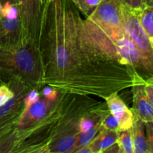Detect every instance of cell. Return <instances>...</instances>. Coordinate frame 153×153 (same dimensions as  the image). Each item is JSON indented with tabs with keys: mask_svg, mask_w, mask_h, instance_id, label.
I'll return each instance as SVG.
<instances>
[{
	"mask_svg": "<svg viewBox=\"0 0 153 153\" xmlns=\"http://www.w3.org/2000/svg\"><path fill=\"white\" fill-rule=\"evenodd\" d=\"M101 127L108 130H113V131H120L119 126L117 120L112 115L108 108L104 110L101 119Z\"/></svg>",
	"mask_w": 153,
	"mask_h": 153,
	"instance_id": "ac0fdd59",
	"label": "cell"
},
{
	"mask_svg": "<svg viewBox=\"0 0 153 153\" xmlns=\"http://www.w3.org/2000/svg\"><path fill=\"white\" fill-rule=\"evenodd\" d=\"M143 4V0H131V7H139Z\"/></svg>",
	"mask_w": 153,
	"mask_h": 153,
	"instance_id": "4316f807",
	"label": "cell"
},
{
	"mask_svg": "<svg viewBox=\"0 0 153 153\" xmlns=\"http://www.w3.org/2000/svg\"><path fill=\"white\" fill-rule=\"evenodd\" d=\"M149 4H153V0H151V1H150V3H149Z\"/></svg>",
	"mask_w": 153,
	"mask_h": 153,
	"instance_id": "4dcf8cb0",
	"label": "cell"
},
{
	"mask_svg": "<svg viewBox=\"0 0 153 153\" xmlns=\"http://www.w3.org/2000/svg\"><path fill=\"white\" fill-rule=\"evenodd\" d=\"M151 0H143V4H149L150 3Z\"/></svg>",
	"mask_w": 153,
	"mask_h": 153,
	"instance_id": "f546056e",
	"label": "cell"
},
{
	"mask_svg": "<svg viewBox=\"0 0 153 153\" xmlns=\"http://www.w3.org/2000/svg\"><path fill=\"white\" fill-rule=\"evenodd\" d=\"M7 1H9L11 4H19V0H0V4L2 5L4 4V3L7 2Z\"/></svg>",
	"mask_w": 153,
	"mask_h": 153,
	"instance_id": "83f0119b",
	"label": "cell"
},
{
	"mask_svg": "<svg viewBox=\"0 0 153 153\" xmlns=\"http://www.w3.org/2000/svg\"><path fill=\"white\" fill-rule=\"evenodd\" d=\"M10 80L19 81L41 93L45 84L38 45L25 42L17 49H0V84H7Z\"/></svg>",
	"mask_w": 153,
	"mask_h": 153,
	"instance_id": "3957f363",
	"label": "cell"
},
{
	"mask_svg": "<svg viewBox=\"0 0 153 153\" xmlns=\"http://www.w3.org/2000/svg\"><path fill=\"white\" fill-rule=\"evenodd\" d=\"M146 141H147L148 152L153 153V122L145 123Z\"/></svg>",
	"mask_w": 153,
	"mask_h": 153,
	"instance_id": "44dd1931",
	"label": "cell"
},
{
	"mask_svg": "<svg viewBox=\"0 0 153 153\" xmlns=\"http://www.w3.org/2000/svg\"><path fill=\"white\" fill-rule=\"evenodd\" d=\"M59 93L57 90L49 85H45L41 91L42 95L50 100H56L59 96Z\"/></svg>",
	"mask_w": 153,
	"mask_h": 153,
	"instance_id": "603a6c76",
	"label": "cell"
},
{
	"mask_svg": "<svg viewBox=\"0 0 153 153\" xmlns=\"http://www.w3.org/2000/svg\"><path fill=\"white\" fill-rule=\"evenodd\" d=\"M119 131L102 128L92 141L89 143L92 153H104L105 151L117 143Z\"/></svg>",
	"mask_w": 153,
	"mask_h": 153,
	"instance_id": "7c38bea8",
	"label": "cell"
},
{
	"mask_svg": "<svg viewBox=\"0 0 153 153\" xmlns=\"http://www.w3.org/2000/svg\"><path fill=\"white\" fill-rule=\"evenodd\" d=\"M121 0H102L88 18L107 35L123 29Z\"/></svg>",
	"mask_w": 153,
	"mask_h": 153,
	"instance_id": "8992f818",
	"label": "cell"
},
{
	"mask_svg": "<svg viewBox=\"0 0 153 153\" xmlns=\"http://www.w3.org/2000/svg\"><path fill=\"white\" fill-rule=\"evenodd\" d=\"M117 143L119 145L121 153H134V145L131 128L120 131Z\"/></svg>",
	"mask_w": 153,
	"mask_h": 153,
	"instance_id": "2e32d148",
	"label": "cell"
},
{
	"mask_svg": "<svg viewBox=\"0 0 153 153\" xmlns=\"http://www.w3.org/2000/svg\"><path fill=\"white\" fill-rule=\"evenodd\" d=\"M57 100H48L41 94L38 100L24 110L14 129L22 131L31 128L38 123L53 108Z\"/></svg>",
	"mask_w": 153,
	"mask_h": 153,
	"instance_id": "ba28073f",
	"label": "cell"
},
{
	"mask_svg": "<svg viewBox=\"0 0 153 153\" xmlns=\"http://www.w3.org/2000/svg\"><path fill=\"white\" fill-rule=\"evenodd\" d=\"M14 95V93L7 84H0V106L9 101Z\"/></svg>",
	"mask_w": 153,
	"mask_h": 153,
	"instance_id": "ffe728a7",
	"label": "cell"
},
{
	"mask_svg": "<svg viewBox=\"0 0 153 153\" xmlns=\"http://www.w3.org/2000/svg\"><path fill=\"white\" fill-rule=\"evenodd\" d=\"M138 17L142 28L153 44V4H143L139 7Z\"/></svg>",
	"mask_w": 153,
	"mask_h": 153,
	"instance_id": "5bb4252c",
	"label": "cell"
},
{
	"mask_svg": "<svg viewBox=\"0 0 153 153\" xmlns=\"http://www.w3.org/2000/svg\"><path fill=\"white\" fill-rule=\"evenodd\" d=\"M40 95H41V93L37 91V90H31L28 92V94H27L25 100H24V102H25V109H27L33 103H34L37 100H38L39 98L40 97Z\"/></svg>",
	"mask_w": 153,
	"mask_h": 153,
	"instance_id": "7402d4cb",
	"label": "cell"
},
{
	"mask_svg": "<svg viewBox=\"0 0 153 153\" xmlns=\"http://www.w3.org/2000/svg\"><path fill=\"white\" fill-rule=\"evenodd\" d=\"M131 130L134 153H149L145 131V123L134 116V121Z\"/></svg>",
	"mask_w": 153,
	"mask_h": 153,
	"instance_id": "4fadbf2b",
	"label": "cell"
},
{
	"mask_svg": "<svg viewBox=\"0 0 153 153\" xmlns=\"http://www.w3.org/2000/svg\"><path fill=\"white\" fill-rule=\"evenodd\" d=\"M38 46L43 82L58 92L105 100L136 85L110 37L73 0H45Z\"/></svg>",
	"mask_w": 153,
	"mask_h": 153,
	"instance_id": "6da1fadb",
	"label": "cell"
},
{
	"mask_svg": "<svg viewBox=\"0 0 153 153\" xmlns=\"http://www.w3.org/2000/svg\"><path fill=\"white\" fill-rule=\"evenodd\" d=\"M25 42L20 18L9 19L0 14V49H17Z\"/></svg>",
	"mask_w": 153,
	"mask_h": 153,
	"instance_id": "9c48e42d",
	"label": "cell"
},
{
	"mask_svg": "<svg viewBox=\"0 0 153 153\" xmlns=\"http://www.w3.org/2000/svg\"><path fill=\"white\" fill-rule=\"evenodd\" d=\"M108 110L117 120L120 131L129 129L134 121V114L126 105L123 100L120 97L117 92L113 93L105 98Z\"/></svg>",
	"mask_w": 153,
	"mask_h": 153,
	"instance_id": "30bf717a",
	"label": "cell"
},
{
	"mask_svg": "<svg viewBox=\"0 0 153 153\" xmlns=\"http://www.w3.org/2000/svg\"><path fill=\"white\" fill-rule=\"evenodd\" d=\"M103 103L89 96L60 92L53 108L40 122L28 129L13 130L15 146L12 152L46 153L48 147L60 139L77 140L80 118Z\"/></svg>",
	"mask_w": 153,
	"mask_h": 153,
	"instance_id": "7a4b0ae2",
	"label": "cell"
},
{
	"mask_svg": "<svg viewBox=\"0 0 153 153\" xmlns=\"http://www.w3.org/2000/svg\"><path fill=\"white\" fill-rule=\"evenodd\" d=\"M19 18L24 38L26 42L38 45L43 17L42 0H19Z\"/></svg>",
	"mask_w": 153,
	"mask_h": 153,
	"instance_id": "5b68a950",
	"label": "cell"
},
{
	"mask_svg": "<svg viewBox=\"0 0 153 153\" xmlns=\"http://www.w3.org/2000/svg\"><path fill=\"white\" fill-rule=\"evenodd\" d=\"M7 85L14 93L7 102L0 106V136L12 131L25 110V97L31 89L19 81L10 80Z\"/></svg>",
	"mask_w": 153,
	"mask_h": 153,
	"instance_id": "277c9868",
	"label": "cell"
},
{
	"mask_svg": "<svg viewBox=\"0 0 153 153\" xmlns=\"http://www.w3.org/2000/svg\"><path fill=\"white\" fill-rule=\"evenodd\" d=\"M144 89L148 99L153 106V85L152 83H146L144 85Z\"/></svg>",
	"mask_w": 153,
	"mask_h": 153,
	"instance_id": "cb8c5ba5",
	"label": "cell"
},
{
	"mask_svg": "<svg viewBox=\"0 0 153 153\" xmlns=\"http://www.w3.org/2000/svg\"><path fill=\"white\" fill-rule=\"evenodd\" d=\"M104 153H121V151L118 143H116L109 148H108Z\"/></svg>",
	"mask_w": 153,
	"mask_h": 153,
	"instance_id": "d4e9b609",
	"label": "cell"
},
{
	"mask_svg": "<svg viewBox=\"0 0 153 153\" xmlns=\"http://www.w3.org/2000/svg\"><path fill=\"white\" fill-rule=\"evenodd\" d=\"M92 153L91 152V147H90L89 144L87 145V146H83V147L80 148V149H77V150L74 153Z\"/></svg>",
	"mask_w": 153,
	"mask_h": 153,
	"instance_id": "484cf974",
	"label": "cell"
},
{
	"mask_svg": "<svg viewBox=\"0 0 153 153\" xmlns=\"http://www.w3.org/2000/svg\"><path fill=\"white\" fill-rule=\"evenodd\" d=\"M121 1L124 4L131 6V0H121Z\"/></svg>",
	"mask_w": 153,
	"mask_h": 153,
	"instance_id": "f1b7e54d",
	"label": "cell"
},
{
	"mask_svg": "<svg viewBox=\"0 0 153 153\" xmlns=\"http://www.w3.org/2000/svg\"><path fill=\"white\" fill-rule=\"evenodd\" d=\"M131 88L133 96L131 111L134 116L144 123L153 122V106L146 95L144 85H134Z\"/></svg>",
	"mask_w": 153,
	"mask_h": 153,
	"instance_id": "8fae6325",
	"label": "cell"
},
{
	"mask_svg": "<svg viewBox=\"0 0 153 153\" xmlns=\"http://www.w3.org/2000/svg\"><path fill=\"white\" fill-rule=\"evenodd\" d=\"M42 1H43V4H44V1H45V0H42Z\"/></svg>",
	"mask_w": 153,
	"mask_h": 153,
	"instance_id": "d6a6232c",
	"label": "cell"
},
{
	"mask_svg": "<svg viewBox=\"0 0 153 153\" xmlns=\"http://www.w3.org/2000/svg\"><path fill=\"white\" fill-rule=\"evenodd\" d=\"M0 14L9 19H16L19 17V9L18 4H11L9 1L2 4Z\"/></svg>",
	"mask_w": 153,
	"mask_h": 153,
	"instance_id": "d6986e66",
	"label": "cell"
},
{
	"mask_svg": "<svg viewBox=\"0 0 153 153\" xmlns=\"http://www.w3.org/2000/svg\"><path fill=\"white\" fill-rule=\"evenodd\" d=\"M121 8L126 34L142 52L153 60V44L140 23L139 7H132L122 2Z\"/></svg>",
	"mask_w": 153,
	"mask_h": 153,
	"instance_id": "52a82bcc",
	"label": "cell"
},
{
	"mask_svg": "<svg viewBox=\"0 0 153 153\" xmlns=\"http://www.w3.org/2000/svg\"><path fill=\"white\" fill-rule=\"evenodd\" d=\"M102 0H73L79 11L88 17Z\"/></svg>",
	"mask_w": 153,
	"mask_h": 153,
	"instance_id": "e0dca14e",
	"label": "cell"
},
{
	"mask_svg": "<svg viewBox=\"0 0 153 153\" xmlns=\"http://www.w3.org/2000/svg\"><path fill=\"white\" fill-rule=\"evenodd\" d=\"M100 128H101V123H100L96 124L95 126H94L92 128L88 129V131L80 133L72 153H74L77 149L89 144L92 141L93 139L95 137V136L97 135V133L99 132Z\"/></svg>",
	"mask_w": 153,
	"mask_h": 153,
	"instance_id": "9a60e30c",
	"label": "cell"
},
{
	"mask_svg": "<svg viewBox=\"0 0 153 153\" xmlns=\"http://www.w3.org/2000/svg\"><path fill=\"white\" fill-rule=\"evenodd\" d=\"M1 7H2V5H1V4H0V12H1Z\"/></svg>",
	"mask_w": 153,
	"mask_h": 153,
	"instance_id": "1f68e13d",
	"label": "cell"
}]
</instances>
